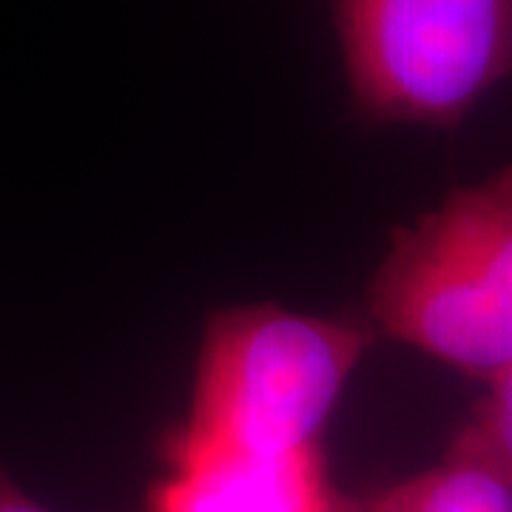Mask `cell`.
Segmentation results:
<instances>
[{
	"mask_svg": "<svg viewBox=\"0 0 512 512\" xmlns=\"http://www.w3.org/2000/svg\"><path fill=\"white\" fill-rule=\"evenodd\" d=\"M353 512H512V484L490 470L447 458L353 504Z\"/></svg>",
	"mask_w": 512,
	"mask_h": 512,
	"instance_id": "cell-5",
	"label": "cell"
},
{
	"mask_svg": "<svg viewBox=\"0 0 512 512\" xmlns=\"http://www.w3.org/2000/svg\"><path fill=\"white\" fill-rule=\"evenodd\" d=\"M365 123L458 126L512 80V0H328Z\"/></svg>",
	"mask_w": 512,
	"mask_h": 512,
	"instance_id": "cell-3",
	"label": "cell"
},
{
	"mask_svg": "<svg viewBox=\"0 0 512 512\" xmlns=\"http://www.w3.org/2000/svg\"><path fill=\"white\" fill-rule=\"evenodd\" d=\"M367 308L393 339L498 379L512 365V163L399 228Z\"/></svg>",
	"mask_w": 512,
	"mask_h": 512,
	"instance_id": "cell-2",
	"label": "cell"
},
{
	"mask_svg": "<svg viewBox=\"0 0 512 512\" xmlns=\"http://www.w3.org/2000/svg\"><path fill=\"white\" fill-rule=\"evenodd\" d=\"M447 458L478 464L512 484V365L490 382V393L450 441Z\"/></svg>",
	"mask_w": 512,
	"mask_h": 512,
	"instance_id": "cell-6",
	"label": "cell"
},
{
	"mask_svg": "<svg viewBox=\"0 0 512 512\" xmlns=\"http://www.w3.org/2000/svg\"><path fill=\"white\" fill-rule=\"evenodd\" d=\"M168 476L146 512H353L333 490L319 444L293 453L200 450L163 456Z\"/></svg>",
	"mask_w": 512,
	"mask_h": 512,
	"instance_id": "cell-4",
	"label": "cell"
},
{
	"mask_svg": "<svg viewBox=\"0 0 512 512\" xmlns=\"http://www.w3.org/2000/svg\"><path fill=\"white\" fill-rule=\"evenodd\" d=\"M0 512H49L20 487L0 461Z\"/></svg>",
	"mask_w": 512,
	"mask_h": 512,
	"instance_id": "cell-7",
	"label": "cell"
},
{
	"mask_svg": "<svg viewBox=\"0 0 512 512\" xmlns=\"http://www.w3.org/2000/svg\"><path fill=\"white\" fill-rule=\"evenodd\" d=\"M370 342L373 333L348 319L276 305L217 311L202 336L188 419L165 433L163 456L313 447Z\"/></svg>",
	"mask_w": 512,
	"mask_h": 512,
	"instance_id": "cell-1",
	"label": "cell"
}]
</instances>
